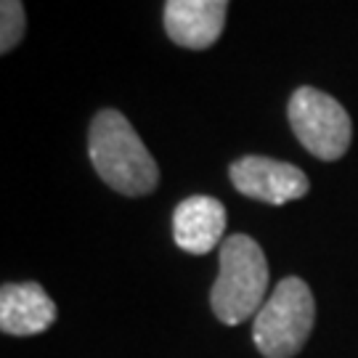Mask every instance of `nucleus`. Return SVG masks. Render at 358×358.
<instances>
[{"instance_id": "obj_7", "label": "nucleus", "mask_w": 358, "mask_h": 358, "mask_svg": "<svg viewBox=\"0 0 358 358\" xmlns=\"http://www.w3.org/2000/svg\"><path fill=\"white\" fill-rule=\"evenodd\" d=\"M226 207L215 196L196 194L183 199L173 213V239L189 255H207L223 244Z\"/></svg>"}, {"instance_id": "obj_2", "label": "nucleus", "mask_w": 358, "mask_h": 358, "mask_svg": "<svg viewBox=\"0 0 358 358\" xmlns=\"http://www.w3.org/2000/svg\"><path fill=\"white\" fill-rule=\"evenodd\" d=\"M268 263L260 244L247 234H231L220 244V271L210 292L217 321L236 327L266 306Z\"/></svg>"}, {"instance_id": "obj_9", "label": "nucleus", "mask_w": 358, "mask_h": 358, "mask_svg": "<svg viewBox=\"0 0 358 358\" xmlns=\"http://www.w3.org/2000/svg\"><path fill=\"white\" fill-rule=\"evenodd\" d=\"M27 29V13L22 0H0V53L16 48Z\"/></svg>"}, {"instance_id": "obj_6", "label": "nucleus", "mask_w": 358, "mask_h": 358, "mask_svg": "<svg viewBox=\"0 0 358 358\" xmlns=\"http://www.w3.org/2000/svg\"><path fill=\"white\" fill-rule=\"evenodd\" d=\"M229 0H165V32L180 48L205 51L223 35Z\"/></svg>"}, {"instance_id": "obj_8", "label": "nucleus", "mask_w": 358, "mask_h": 358, "mask_svg": "<svg viewBox=\"0 0 358 358\" xmlns=\"http://www.w3.org/2000/svg\"><path fill=\"white\" fill-rule=\"evenodd\" d=\"M56 321V303L38 282L3 284L0 289V329L13 337L45 332Z\"/></svg>"}, {"instance_id": "obj_3", "label": "nucleus", "mask_w": 358, "mask_h": 358, "mask_svg": "<svg viewBox=\"0 0 358 358\" xmlns=\"http://www.w3.org/2000/svg\"><path fill=\"white\" fill-rule=\"evenodd\" d=\"M313 321L316 300L310 287L297 276H287L255 316V348L266 358H294L313 332Z\"/></svg>"}, {"instance_id": "obj_1", "label": "nucleus", "mask_w": 358, "mask_h": 358, "mask_svg": "<svg viewBox=\"0 0 358 358\" xmlns=\"http://www.w3.org/2000/svg\"><path fill=\"white\" fill-rule=\"evenodd\" d=\"M90 162L101 180L125 196L152 194L159 183V167L128 117L117 109H101L88 130Z\"/></svg>"}, {"instance_id": "obj_4", "label": "nucleus", "mask_w": 358, "mask_h": 358, "mask_svg": "<svg viewBox=\"0 0 358 358\" xmlns=\"http://www.w3.org/2000/svg\"><path fill=\"white\" fill-rule=\"evenodd\" d=\"M287 115L297 141L316 159L334 162L348 152L353 138V122L345 106L329 93L313 85H300L289 99Z\"/></svg>"}, {"instance_id": "obj_5", "label": "nucleus", "mask_w": 358, "mask_h": 358, "mask_svg": "<svg viewBox=\"0 0 358 358\" xmlns=\"http://www.w3.org/2000/svg\"><path fill=\"white\" fill-rule=\"evenodd\" d=\"M229 178L239 194L276 207L294 202L310 192L308 176L300 167L271 159V157H257V154L231 162Z\"/></svg>"}]
</instances>
